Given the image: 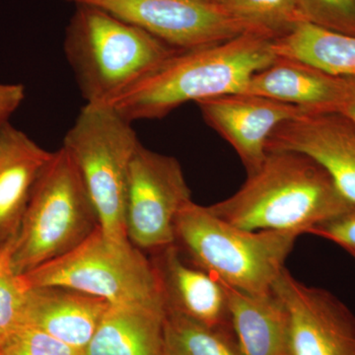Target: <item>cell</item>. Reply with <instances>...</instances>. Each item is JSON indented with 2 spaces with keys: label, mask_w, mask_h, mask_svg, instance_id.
<instances>
[{
  "label": "cell",
  "mask_w": 355,
  "mask_h": 355,
  "mask_svg": "<svg viewBox=\"0 0 355 355\" xmlns=\"http://www.w3.org/2000/svg\"><path fill=\"white\" fill-rule=\"evenodd\" d=\"M272 37L249 33L223 43L180 51L149 76L101 105L125 120L162 119L187 102L242 93L277 58Z\"/></svg>",
  "instance_id": "1"
},
{
  "label": "cell",
  "mask_w": 355,
  "mask_h": 355,
  "mask_svg": "<svg viewBox=\"0 0 355 355\" xmlns=\"http://www.w3.org/2000/svg\"><path fill=\"white\" fill-rule=\"evenodd\" d=\"M352 207L314 159L294 151H268L234 195L209 209L239 228L300 236Z\"/></svg>",
  "instance_id": "2"
},
{
  "label": "cell",
  "mask_w": 355,
  "mask_h": 355,
  "mask_svg": "<svg viewBox=\"0 0 355 355\" xmlns=\"http://www.w3.org/2000/svg\"><path fill=\"white\" fill-rule=\"evenodd\" d=\"M64 50L86 105L101 106L180 51L99 7L77 4Z\"/></svg>",
  "instance_id": "3"
},
{
  "label": "cell",
  "mask_w": 355,
  "mask_h": 355,
  "mask_svg": "<svg viewBox=\"0 0 355 355\" xmlns=\"http://www.w3.org/2000/svg\"><path fill=\"white\" fill-rule=\"evenodd\" d=\"M175 244L193 265L230 288L250 294L272 291L298 236L252 231L227 223L191 200L175 224Z\"/></svg>",
  "instance_id": "4"
},
{
  "label": "cell",
  "mask_w": 355,
  "mask_h": 355,
  "mask_svg": "<svg viewBox=\"0 0 355 355\" xmlns=\"http://www.w3.org/2000/svg\"><path fill=\"white\" fill-rule=\"evenodd\" d=\"M80 173L64 146L53 153L35 184L14 237L10 265L22 275L55 260L99 227Z\"/></svg>",
  "instance_id": "5"
},
{
  "label": "cell",
  "mask_w": 355,
  "mask_h": 355,
  "mask_svg": "<svg viewBox=\"0 0 355 355\" xmlns=\"http://www.w3.org/2000/svg\"><path fill=\"white\" fill-rule=\"evenodd\" d=\"M24 289L62 286L110 304L165 307L151 259L130 241H118L96 229L69 253L18 275Z\"/></svg>",
  "instance_id": "6"
},
{
  "label": "cell",
  "mask_w": 355,
  "mask_h": 355,
  "mask_svg": "<svg viewBox=\"0 0 355 355\" xmlns=\"http://www.w3.org/2000/svg\"><path fill=\"white\" fill-rule=\"evenodd\" d=\"M132 125L111 107L85 105L62 144L83 177L100 227L118 241H130L125 219L128 178L140 144Z\"/></svg>",
  "instance_id": "7"
},
{
  "label": "cell",
  "mask_w": 355,
  "mask_h": 355,
  "mask_svg": "<svg viewBox=\"0 0 355 355\" xmlns=\"http://www.w3.org/2000/svg\"><path fill=\"white\" fill-rule=\"evenodd\" d=\"M99 7L178 50L223 43L249 34H268L233 15L216 0H64ZM273 38V37H272Z\"/></svg>",
  "instance_id": "8"
},
{
  "label": "cell",
  "mask_w": 355,
  "mask_h": 355,
  "mask_svg": "<svg viewBox=\"0 0 355 355\" xmlns=\"http://www.w3.org/2000/svg\"><path fill=\"white\" fill-rule=\"evenodd\" d=\"M191 200L179 161L140 144L128 178L125 219L130 243L153 253L175 244L177 217Z\"/></svg>",
  "instance_id": "9"
},
{
  "label": "cell",
  "mask_w": 355,
  "mask_h": 355,
  "mask_svg": "<svg viewBox=\"0 0 355 355\" xmlns=\"http://www.w3.org/2000/svg\"><path fill=\"white\" fill-rule=\"evenodd\" d=\"M272 291L289 316L291 355H355V317L326 289L308 286L284 268Z\"/></svg>",
  "instance_id": "10"
},
{
  "label": "cell",
  "mask_w": 355,
  "mask_h": 355,
  "mask_svg": "<svg viewBox=\"0 0 355 355\" xmlns=\"http://www.w3.org/2000/svg\"><path fill=\"white\" fill-rule=\"evenodd\" d=\"M268 151H294L314 159L355 207V125L345 114L307 113L284 121L270 133Z\"/></svg>",
  "instance_id": "11"
},
{
  "label": "cell",
  "mask_w": 355,
  "mask_h": 355,
  "mask_svg": "<svg viewBox=\"0 0 355 355\" xmlns=\"http://www.w3.org/2000/svg\"><path fill=\"white\" fill-rule=\"evenodd\" d=\"M197 104L207 125L234 148L248 174L265 160L266 142L277 125L310 113L302 107L246 93L219 96Z\"/></svg>",
  "instance_id": "12"
},
{
  "label": "cell",
  "mask_w": 355,
  "mask_h": 355,
  "mask_svg": "<svg viewBox=\"0 0 355 355\" xmlns=\"http://www.w3.org/2000/svg\"><path fill=\"white\" fill-rule=\"evenodd\" d=\"M166 310L209 327H231L228 286L191 263L176 244L153 253Z\"/></svg>",
  "instance_id": "13"
},
{
  "label": "cell",
  "mask_w": 355,
  "mask_h": 355,
  "mask_svg": "<svg viewBox=\"0 0 355 355\" xmlns=\"http://www.w3.org/2000/svg\"><path fill=\"white\" fill-rule=\"evenodd\" d=\"M354 83L301 60L277 57L251 77L242 93L295 105L310 113L338 112L349 99Z\"/></svg>",
  "instance_id": "14"
},
{
  "label": "cell",
  "mask_w": 355,
  "mask_h": 355,
  "mask_svg": "<svg viewBox=\"0 0 355 355\" xmlns=\"http://www.w3.org/2000/svg\"><path fill=\"white\" fill-rule=\"evenodd\" d=\"M110 303L62 286L27 289L20 324L50 334L83 352Z\"/></svg>",
  "instance_id": "15"
},
{
  "label": "cell",
  "mask_w": 355,
  "mask_h": 355,
  "mask_svg": "<svg viewBox=\"0 0 355 355\" xmlns=\"http://www.w3.org/2000/svg\"><path fill=\"white\" fill-rule=\"evenodd\" d=\"M53 153L9 121L0 125V246L15 237L35 184Z\"/></svg>",
  "instance_id": "16"
},
{
  "label": "cell",
  "mask_w": 355,
  "mask_h": 355,
  "mask_svg": "<svg viewBox=\"0 0 355 355\" xmlns=\"http://www.w3.org/2000/svg\"><path fill=\"white\" fill-rule=\"evenodd\" d=\"M228 291L231 328L242 355H291L288 312L279 295Z\"/></svg>",
  "instance_id": "17"
},
{
  "label": "cell",
  "mask_w": 355,
  "mask_h": 355,
  "mask_svg": "<svg viewBox=\"0 0 355 355\" xmlns=\"http://www.w3.org/2000/svg\"><path fill=\"white\" fill-rule=\"evenodd\" d=\"M166 308L110 304L83 355H162Z\"/></svg>",
  "instance_id": "18"
},
{
  "label": "cell",
  "mask_w": 355,
  "mask_h": 355,
  "mask_svg": "<svg viewBox=\"0 0 355 355\" xmlns=\"http://www.w3.org/2000/svg\"><path fill=\"white\" fill-rule=\"evenodd\" d=\"M272 46L277 57L301 60L334 76L355 80L354 36L304 22L273 40Z\"/></svg>",
  "instance_id": "19"
},
{
  "label": "cell",
  "mask_w": 355,
  "mask_h": 355,
  "mask_svg": "<svg viewBox=\"0 0 355 355\" xmlns=\"http://www.w3.org/2000/svg\"><path fill=\"white\" fill-rule=\"evenodd\" d=\"M162 355H242L231 327H209L166 310Z\"/></svg>",
  "instance_id": "20"
},
{
  "label": "cell",
  "mask_w": 355,
  "mask_h": 355,
  "mask_svg": "<svg viewBox=\"0 0 355 355\" xmlns=\"http://www.w3.org/2000/svg\"><path fill=\"white\" fill-rule=\"evenodd\" d=\"M236 17L279 38L307 22L298 0H224Z\"/></svg>",
  "instance_id": "21"
},
{
  "label": "cell",
  "mask_w": 355,
  "mask_h": 355,
  "mask_svg": "<svg viewBox=\"0 0 355 355\" xmlns=\"http://www.w3.org/2000/svg\"><path fill=\"white\" fill-rule=\"evenodd\" d=\"M13 239L0 246V342L19 326L27 291L11 268Z\"/></svg>",
  "instance_id": "22"
},
{
  "label": "cell",
  "mask_w": 355,
  "mask_h": 355,
  "mask_svg": "<svg viewBox=\"0 0 355 355\" xmlns=\"http://www.w3.org/2000/svg\"><path fill=\"white\" fill-rule=\"evenodd\" d=\"M0 355H83L50 334L19 324L0 342Z\"/></svg>",
  "instance_id": "23"
},
{
  "label": "cell",
  "mask_w": 355,
  "mask_h": 355,
  "mask_svg": "<svg viewBox=\"0 0 355 355\" xmlns=\"http://www.w3.org/2000/svg\"><path fill=\"white\" fill-rule=\"evenodd\" d=\"M308 23L355 37V0H298Z\"/></svg>",
  "instance_id": "24"
},
{
  "label": "cell",
  "mask_w": 355,
  "mask_h": 355,
  "mask_svg": "<svg viewBox=\"0 0 355 355\" xmlns=\"http://www.w3.org/2000/svg\"><path fill=\"white\" fill-rule=\"evenodd\" d=\"M310 234L335 243L354 259L355 261V207L347 211L320 224Z\"/></svg>",
  "instance_id": "25"
},
{
  "label": "cell",
  "mask_w": 355,
  "mask_h": 355,
  "mask_svg": "<svg viewBox=\"0 0 355 355\" xmlns=\"http://www.w3.org/2000/svg\"><path fill=\"white\" fill-rule=\"evenodd\" d=\"M25 99V87L22 84L0 83V125L19 108Z\"/></svg>",
  "instance_id": "26"
},
{
  "label": "cell",
  "mask_w": 355,
  "mask_h": 355,
  "mask_svg": "<svg viewBox=\"0 0 355 355\" xmlns=\"http://www.w3.org/2000/svg\"><path fill=\"white\" fill-rule=\"evenodd\" d=\"M338 112L347 116L355 125V80L349 99L345 101Z\"/></svg>",
  "instance_id": "27"
},
{
  "label": "cell",
  "mask_w": 355,
  "mask_h": 355,
  "mask_svg": "<svg viewBox=\"0 0 355 355\" xmlns=\"http://www.w3.org/2000/svg\"><path fill=\"white\" fill-rule=\"evenodd\" d=\"M216 1H218V2H222V3H223V2H224V0H216Z\"/></svg>",
  "instance_id": "28"
}]
</instances>
